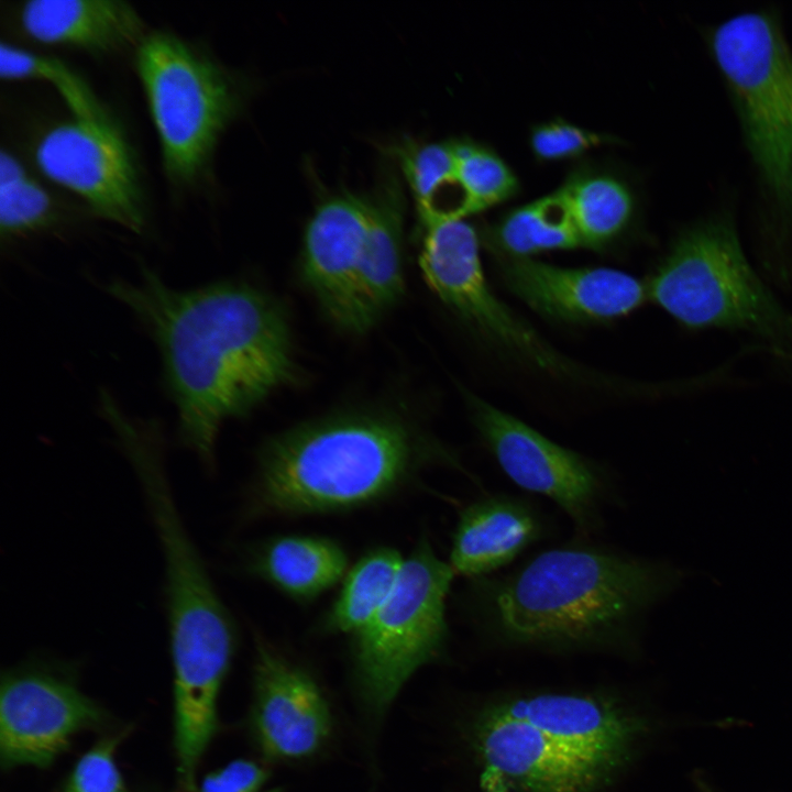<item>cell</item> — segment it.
Returning a JSON list of instances; mask_svg holds the SVG:
<instances>
[{
	"label": "cell",
	"instance_id": "1",
	"mask_svg": "<svg viewBox=\"0 0 792 792\" xmlns=\"http://www.w3.org/2000/svg\"><path fill=\"white\" fill-rule=\"evenodd\" d=\"M107 290L155 340L179 438L212 469L223 422L246 414L293 376L282 309L246 284L177 289L145 266L134 280L114 279Z\"/></svg>",
	"mask_w": 792,
	"mask_h": 792
},
{
	"label": "cell",
	"instance_id": "2",
	"mask_svg": "<svg viewBox=\"0 0 792 792\" xmlns=\"http://www.w3.org/2000/svg\"><path fill=\"white\" fill-rule=\"evenodd\" d=\"M667 564L590 548L544 551L498 582L492 624L517 644L592 646L627 635L680 581Z\"/></svg>",
	"mask_w": 792,
	"mask_h": 792
},
{
	"label": "cell",
	"instance_id": "3",
	"mask_svg": "<svg viewBox=\"0 0 792 792\" xmlns=\"http://www.w3.org/2000/svg\"><path fill=\"white\" fill-rule=\"evenodd\" d=\"M448 460L395 420L336 418L280 436L262 452L246 515L352 509L403 488L428 461Z\"/></svg>",
	"mask_w": 792,
	"mask_h": 792
},
{
	"label": "cell",
	"instance_id": "4",
	"mask_svg": "<svg viewBox=\"0 0 792 792\" xmlns=\"http://www.w3.org/2000/svg\"><path fill=\"white\" fill-rule=\"evenodd\" d=\"M124 451L141 481L165 561L174 729L185 738H208L219 729L218 701L237 629L176 509L161 437L136 436Z\"/></svg>",
	"mask_w": 792,
	"mask_h": 792
},
{
	"label": "cell",
	"instance_id": "5",
	"mask_svg": "<svg viewBox=\"0 0 792 792\" xmlns=\"http://www.w3.org/2000/svg\"><path fill=\"white\" fill-rule=\"evenodd\" d=\"M648 298L692 330H741L792 348V315L748 262L734 223L701 222L673 243Z\"/></svg>",
	"mask_w": 792,
	"mask_h": 792
},
{
	"label": "cell",
	"instance_id": "6",
	"mask_svg": "<svg viewBox=\"0 0 792 792\" xmlns=\"http://www.w3.org/2000/svg\"><path fill=\"white\" fill-rule=\"evenodd\" d=\"M136 70L166 174L176 185H193L238 111L237 86L217 63L161 31L146 34L136 47Z\"/></svg>",
	"mask_w": 792,
	"mask_h": 792
},
{
	"label": "cell",
	"instance_id": "7",
	"mask_svg": "<svg viewBox=\"0 0 792 792\" xmlns=\"http://www.w3.org/2000/svg\"><path fill=\"white\" fill-rule=\"evenodd\" d=\"M712 46L751 156L777 207L792 218V52L785 37L770 15L745 12L716 28Z\"/></svg>",
	"mask_w": 792,
	"mask_h": 792
},
{
	"label": "cell",
	"instance_id": "8",
	"mask_svg": "<svg viewBox=\"0 0 792 792\" xmlns=\"http://www.w3.org/2000/svg\"><path fill=\"white\" fill-rule=\"evenodd\" d=\"M453 576L450 564L421 539L405 558L386 602L352 635L355 681L373 715H383L414 672L441 652Z\"/></svg>",
	"mask_w": 792,
	"mask_h": 792
},
{
	"label": "cell",
	"instance_id": "9",
	"mask_svg": "<svg viewBox=\"0 0 792 792\" xmlns=\"http://www.w3.org/2000/svg\"><path fill=\"white\" fill-rule=\"evenodd\" d=\"M109 714L78 686L69 667L32 661L3 671L0 763L46 769L85 730L107 726Z\"/></svg>",
	"mask_w": 792,
	"mask_h": 792
},
{
	"label": "cell",
	"instance_id": "10",
	"mask_svg": "<svg viewBox=\"0 0 792 792\" xmlns=\"http://www.w3.org/2000/svg\"><path fill=\"white\" fill-rule=\"evenodd\" d=\"M420 229L419 267L442 302L495 345L542 370H565L563 359L490 288L476 232L465 219L432 220L421 223Z\"/></svg>",
	"mask_w": 792,
	"mask_h": 792
},
{
	"label": "cell",
	"instance_id": "11",
	"mask_svg": "<svg viewBox=\"0 0 792 792\" xmlns=\"http://www.w3.org/2000/svg\"><path fill=\"white\" fill-rule=\"evenodd\" d=\"M40 170L79 196L98 217L132 232L145 226V209L132 152L107 121L73 118L51 127L34 148Z\"/></svg>",
	"mask_w": 792,
	"mask_h": 792
},
{
	"label": "cell",
	"instance_id": "12",
	"mask_svg": "<svg viewBox=\"0 0 792 792\" xmlns=\"http://www.w3.org/2000/svg\"><path fill=\"white\" fill-rule=\"evenodd\" d=\"M473 741L491 792H593L618 770L561 745L498 706L477 717Z\"/></svg>",
	"mask_w": 792,
	"mask_h": 792
},
{
	"label": "cell",
	"instance_id": "13",
	"mask_svg": "<svg viewBox=\"0 0 792 792\" xmlns=\"http://www.w3.org/2000/svg\"><path fill=\"white\" fill-rule=\"evenodd\" d=\"M251 738L265 760L300 761L330 741V704L305 668L287 659L263 637L254 639Z\"/></svg>",
	"mask_w": 792,
	"mask_h": 792
},
{
	"label": "cell",
	"instance_id": "14",
	"mask_svg": "<svg viewBox=\"0 0 792 792\" xmlns=\"http://www.w3.org/2000/svg\"><path fill=\"white\" fill-rule=\"evenodd\" d=\"M471 405L477 429L508 477L556 502L581 531L591 530L602 492L595 469L576 452L485 400L473 396Z\"/></svg>",
	"mask_w": 792,
	"mask_h": 792
},
{
	"label": "cell",
	"instance_id": "15",
	"mask_svg": "<svg viewBox=\"0 0 792 792\" xmlns=\"http://www.w3.org/2000/svg\"><path fill=\"white\" fill-rule=\"evenodd\" d=\"M370 222V197L339 191L318 201L304 233V279L327 314L352 331H361L358 277Z\"/></svg>",
	"mask_w": 792,
	"mask_h": 792
},
{
	"label": "cell",
	"instance_id": "16",
	"mask_svg": "<svg viewBox=\"0 0 792 792\" xmlns=\"http://www.w3.org/2000/svg\"><path fill=\"white\" fill-rule=\"evenodd\" d=\"M505 284L535 311L566 321L608 320L641 306L647 285L607 267H561L529 257L503 264Z\"/></svg>",
	"mask_w": 792,
	"mask_h": 792
},
{
	"label": "cell",
	"instance_id": "17",
	"mask_svg": "<svg viewBox=\"0 0 792 792\" xmlns=\"http://www.w3.org/2000/svg\"><path fill=\"white\" fill-rule=\"evenodd\" d=\"M498 707L561 745L617 769L631 757L647 732L644 718L600 696L544 693L513 700Z\"/></svg>",
	"mask_w": 792,
	"mask_h": 792
},
{
	"label": "cell",
	"instance_id": "18",
	"mask_svg": "<svg viewBox=\"0 0 792 792\" xmlns=\"http://www.w3.org/2000/svg\"><path fill=\"white\" fill-rule=\"evenodd\" d=\"M19 19L36 42L95 53L138 47L146 35L138 11L119 0H33L23 3Z\"/></svg>",
	"mask_w": 792,
	"mask_h": 792
},
{
	"label": "cell",
	"instance_id": "19",
	"mask_svg": "<svg viewBox=\"0 0 792 792\" xmlns=\"http://www.w3.org/2000/svg\"><path fill=\"white\" fill-rule=\"evenodd\" d=\"M370 201L371 222L358 277L361 331L369 329L404 290L406 199L399 176L388 166L380 175Z\"/></svg>",
	"mask_w": 792,
	"mask_h": 792
},
{
	"label": "cell",
	"instance_id": "20",
	"mask_svg": "<svg viewBox=\"0 0 792 792\" xmlns=\"http://www.w3.org/2000/svg\"><path fill=\"white\" fill-rule=\"evenodd\" d=\"M540 529L526 504L504 497L477 502L460 516L448 563L454 575L488 573L510 562Z\"/></svg>",
	"mask_w": 792,
	"mask_h": 792
},
{
	"label": "cell",
	"instance_id": "21",
	"mask_svg": "<svg viewBox=\"0 0 792 792\" xmlns=\"http://www.w3.org/2000/svg\"><path fill=\"white\" fill-rule=\"evenodd\" d=\"M249 571L287 595L308 601L342 580L348 556L333 540L311 536H286L252 551Z\"/></svg>",
	"mask_w": 792,
	"mask_h": 792
},
{
	"label": "cell",
	"instance_id": "22",
	"mask_svg": "<svg viewBox=\"0 0 792 792\" xmlns=\"http://www.w3.org/2000/svg\"><path fill=\"white\" fill-rule=\"evenodd\" d=\"M391 151L414 196L419 223L469 216L457 177L453 141L404 139Z\"/></svg>",
	"mask_w": 792,
	"mask_h": 792
},
{
	"label": "cell",
	"instance_id": "23",
	"mask_svg": "<svg viewBox=\"0 0 792 792\" xmlns=\"http://www.w3.org/2000/svg\"><path fill=\"white\" fill-rule=\"evenodd\" d=\"M405 558L395 549L381 547L363 556L342 579V586L323 627L351 636L367 624L391 595Z\"/></svg>",
	"mask_w": 792,
	"mask_h": 792
},
{
	"label": "cell",
	"instance_id": "24",
	"mask_svg": "<svg viewBox=\"0 0 792 792\" xmlns=\"http://www.w3.org/2000/svg\"><path fill=\"white\" fill-rule=\"evenodd\" d=\"M494 240L516 258L581 245L561 189L506 213L494 229Z\"/></svg>",
	"mask_w": 792,
	"mask_h": 792
},
{
	"label": "cell",
	"instance_id": "25",
	"mask_svg": "<svg viewBox=\"0 0 792 792\" xmlns=\"http://www.w3.org/2000/svg\"><path fill=\"white\" fill-rule=\"evenodd\" d=\"M560 189L583 245H604L623 231L631 217V194L614 176L579 174Z\"/></svg>",
	"mask_w": 792,
	"mask_h": 792
},
{
	"label": "cell",
	"instance_id": "26",
	"mask_svg": "<svg viewBox=\"0 0 792 792\" xmlns=\"http://www.w3.org/2000/svg\"><path fill=\"white\" fill-rule=\"evenodd\" d=\"M57 207L48 191L10 152L0 153V232L12 240L43 230L57 220Z\"/></svg>",
	"mask_w": 792,
	"mask_h": 792
},
{
	"label": "cell",
	"instance_id": "27",
	"mask_svg": "<svg viewBox=\"0 0 792 792\" xmlns=\"http://www.w3.org/2000/svg\"><path fill=\"white\" fill-rule=\"evenodd\" d=\"M0 76L8 80L45 81L56 89L75 119L94 122L108 120L88 85L53 57L1 43Z\"/></svg>",
	"mask_w": 792,
	"mask_h": 792
},
{
	"label": "cell",
	"instance_id": "28",
	"mask_svg": "<svg viewBox=\"0 0 792 792\" xmlns=\"http://www.w3.org/2000/svg\"><path fill=\"white\" fill-rule=\"evenodd\" d=\"M457 177L469 215L497 205L517 190V179L492 150L470 140H453Z\"/></svg>",
	"mask_w": 792,
	"mask_h": 792
},
{
	"label": "cell",
	"instance_id": "29",
	"mask_svg": "<svg viewBox=\"0 0 792 792\" xmlns=\"http://www.w3.org/2000/svg\"><path fill=\"white\" fill-rule=\"evenodd\" d=\"M132 727L105 733L75 762L59 792H131L117 765L116 755Z\"/></svg>",
	"mask_w": 792,
	"mask_h": 792
},
{
	"label": "cell",
	"instance_id": "30",
	"mask_svg": "<svg viewBox=\"0 0 792 792\" xmlns=\"http://www.w3.org/2000/svg\"><path fill=\"white\" fill-rule=\"evenodd\" d=\"M606 140L603 134L564 120H553L532 128L530 146L536 157L559 161L578 156Z\"/></svg>",
	"mask_w": 792,
	"mask_h": 792
},
{
	"label": "cell",
	"instance_id": "31",
	"mask_svg": "<svg viewBox=\"0 0 792 792\" xmlns=\"http://www.w3.org/2000/svg\"><path fill=\"white\" fill-rule=\"evenodd\" d=\"M270 777L264 765L239 758L207 773L197 792H276L266 789Z\"/></svg>",
	"mask_w": 792,
	"mask_h": 792
}]
</instances>
